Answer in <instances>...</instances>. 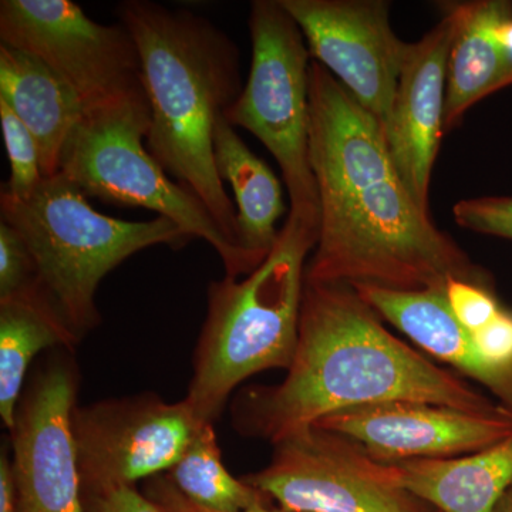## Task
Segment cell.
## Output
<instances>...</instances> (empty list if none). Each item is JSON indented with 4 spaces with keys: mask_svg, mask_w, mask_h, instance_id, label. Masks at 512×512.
I'll return each mask as SVG.
<instances>
[{
    "mask_svg": "<svg viewBox=\"0 0 512 512\" xmlns=\"http://www.w3.org/2000/svg\"><path fill=\"white\" fill-rule=\"evenodd\" d=\"M79 376L56 356L22 394L12 434L13 512H84L72 417Z\"/></svg>",
    "mask_w": 512,
    "mask_h": 512,
    "instance_id": "obj_11",
    "label": "cell"
},
{
    "mask_svg": "<svg viewBox=\"0 0 512 512\" xmlns=\"http://www.w3.org/2000/svg\"><path fill=\"white\" fill-rule=\"evenodd\" d=\"M271 463L242 477L284 512H439L407 491L390 464L311 426L274 444Z\"/></svg>",
    "mask_w": 512,
    "mask_h": 512,
    "instance_id": "obj_9",
    "label": "cell"
},
{
    "mask_svg": "<svg viewBox=\"0 0 512 512\" xmlns=\"http://www.w3.org/2000/svg\"><path fill=\"white\" fill-rule=\"evenodd\" d=\"M311 57L386 124L412 43L394 33L383 0H281Z\"/></svg>",
    "mask_w": 512,
    "mask_h": 512,
    "instance_id": "obj_12",
    "label": "cell"
},
{
    "mask_svg": "<svg viewBox=\"0 0 512 512\" xmlns=\"http://www.w3.org/2000/svg\"><path fill=\"white\" fill-rule=\"evenodd\" d=\"M84 512H164L134 487L82 493Z\"/></svg>",
    "mask_w": 512,
    "mask_h": 512,
    "instance_id": "obj_26",
    "label": "cell"
},
{
    "mask_svg": "<svg viewBox=\"0 0 512 512\" xmlns=\"http://www.w3.org/2000/svg\"><path fill=\"white\" fill-rule=\"evenodd\" d=\"M200 420L190 406L153 393L76 406L72 417L82 493L160 476L181 460Z\"/></svg>",
    "mask_w": 512,
    "mask_h": 512,
    "instance_id": "obj_10",
    "label": "cell"
},
{
    "mask_svg": "<svg viewBox=\"0 0 512 512\" xmlns=\"http://www.w3.org/2000/svg\"><path fill=\"white\" fill-rule=\"evenodd\" d=\"M214 158L222 183L231 184L234 190L241 247L262 264L281 231L276 222L285 212L282 185L271 168L249 150L225 114L215 121Z\"/></svg>",
    "mask_w": 512,
    "mask_h": 512,
    "instance_id": "obj_19",
    "label": "cell"
},
{
    "mask_svg": "<svg viewBox=\"0 0 512 512\" xmlns=\"http://www.w3.org/2000/svg\"><path fill=\"white\" fill-rule=\"evenodd\" d=\"M35 259L22 237L0 222V301L40 284Z\"/></svg>",
    "mask_w": 512,
    "mask_h": 512,
    "instance_id": "obj_23",
    "label": "cell"
},
{
    "mask_svg": "<svg viewBox=\"0 0 512 512\" xmlns=\"http://www.w3.org/2000/svg\"><path fill=\"white\" fill-rule=\"evenodd\" d=\"M309 106L320 227L306 281L394 291L446 289L454 279L487 285L484 272L414 200L379 120L315 60Z\"/></svg>",
    "mask_w": 512,
    "mask_h": 512,
    "instance_id": "obj_1",
    "label": "cell"
},
{
    "mask_svg": "<svg viewBox=\"0 0 512 512\" xmlns=\"http://www.w3.org/2000/svg\"><path fill=\"white\" fill-rule=\"evenodd\" d=\"M318 238L319 228L289 212L274 248L254 272L241 281L225 275L208 285L207 318L184 399L201 423L214 424L229 396L249 377L291 367L306 259Z\"/></svg>",
    "mask_w": 512,
    "mask_h": 512,
    "instance_id": "obj_4",
    "label": "cell"
},
{
    "mask_svg": "<svg viewBox=\"0 0 512 512\" xmlns=\"http://www.w3.org/2000/svg\"><path fill=\"white\" fill-rule=\"evenodd\" d=\"M0 43L42 59L82 103L86 116L148 104L133 36L101 25L70 0H2Z\"/></svg>",
    "mask_w": 512,
    "mask_h": 512,
    "instance_id": "obj_8",
    "label": "cell"
},
{
    "mask_svg": "<svg viewBox=\"0 0 512 512\" xmlns=\"http://www.w3.org/2000/svg\"><path fill=\"white\" fill-rule=\"evenodd\" d=\"M503 0L460 3L458 26L448 59L444 133L453 130L474 104L512 86V63L495 28L511 9Z\"/></svg>",
    "mask_w": 512,
    "mask_h": 512,
    "instance_id": "obj_18",
    "label": "cell"
},
{
    "mask_svg": "<svg viewBox=\"0 0 512 512\" xmlns=\"http://www.w3.org/2000/svg\"><path fill=\"white\" fill-rule=\"evenodd\" d=\"M458 227L512 241V197L461 200L453 208Z\"/></svg>",
    "mask_w": 512,
    "mask_h": 512,
    "instance_id": "obj_24",
    "label": "cell"
},
{
    "mask_svg": "<svg viewBox=\"0 0 512 512\" xmlns=\"http://www.w3.org/2000/svg\"><path fill=\"white\" fill-rule=\"evenodd\" d=\"M0 100L35 137L43 177L59 173L64 147L86 117L76 94L42 59L0 43Z\"/></svg>",
    "mask_w": 512,
    "mask_h": 512,
    "instance_id": "obj_16",
    "label": "cell"
},
{
    "mask_svg": "<svg viewBox=\"0 0 512 512\" xmlns=\"http://www.w3.org/2000/svg\"><path fill=\"white\" fill-rule=\"evenodd\" d=\"M144 495L164 512H215L200 507V505L194 504L192 501L188 500L165 474L150 478V480L147 481L146 487H144ZM247 512L284 511L274 510V508H259V510Z\"/></svg>",
    "mask_w": 512,
    "mask_h": 512,
    "instance_id": "obj_27",
    "label": "cell"
},
{
    "mask_svg": "<svg viewBox=\"0 0 512 512\" xmlns=\"http://www.w3.org/2000/svg\"><path fill=\"white\" fill-rule=\"evenodd\" d=\"M286 372L276 386L239 394L235 430L276 444L323 417L367 404L420 402L476 413L501 407L394 338L343 284L305 279L298 346Z\"/></svg>",
    "mask_w": 512,
    "mask_h": 512,
    "instance_id": "obj_2",
    "label": "cell"
},
{
    "mask_svg": "<svg viewBox=\"0 0 512 512\" xmlns=\"http://www.w3.org/2000/svg\"><path fill=\"white\" fill-rule=\"evenodd\" d=\"M313 426L355 441L373 460L397 464L477 453L512 434V412L476 413L439 404L386 402L342 410Z\"/></svg>",
    "mask_w": 512,
    "mask_h": 512,
    "instance_id": "obj_13",
    "label": "cell"
},
{
    "mask_svg": "<svg viewBox=\"0 0 512 512\" xmlns=\"http://www.w3.org/2000/svg\"><path fill=\"white\" fill-rule=\"evenodd\" d=\"M249 29L252 62L247 84L225 117L254 134L281 167L291 214L320 227L318 190L309 151V67L305 36L281 0H256Z\"/></svg>",
    "mask_w": 512,
    "mask_h": 512,
    "instance_id": "obj_7",
    "label": "cell"
},
{
    "mask_svg": "<svg viewBox=\"0 0 512 512\" xmlns=\"http://www.w3.org/2000/svg\"><path fill=\"white\" fill-rule=\"evenodd\" d=\"M167 476L188 500L207 510L247 512L272 508L268 495L229 473L212 423L201 424Z\"/></svg>",
    "mask_w": 512,
    "mask_h": 512,
    "instance_id": "obj_21",
    "label": "cell"
},
{
    "mask_svg": "<svg viewBox=\"0 0 512 512\" xmlns=\"http://www.w3.org/2000/svg\"><path fill=\"white\" fill-rule=\"evenodd\" d=\"M0 124L10 164V178L8 183L3 185L2 191L16 200H25L45 180L40 165L39 148L29 128L2 100Z\"/></svg>",
    "mask_w": 512,
    "mask_h": 512,
    "instance_id": "obj_22",
    "label": "cell"
},
{
    "mask_svg": "<svg viewBox=\"0 0 512 512\" xmlns=\"http://www.w3.org/2000/svg\"><path fill=\"white\" fill-rule=\"evenodd\" d=\"M120 23L136 42L151 111L148 153L194 192L228 241L241 247L237 208L215 167L214 127L241 94L239 49L211 20L150 0H124Z\"/></svg>",
    "mask_w": 512,
    "mask_h": 512,
    "instance_id": "obj_3",
    "label": "cell"
},
{
    "mask_svg": "<svg viewBox=\"0 0 512 512\" xmlns=\"http://www.w3.org/2000/svg\"><path fill=\"white\" fill-rule=\"evenodd\" d=\"M62 173L45 178L30 197L0 191V215L25 241L37 274L64 322L82 339L100 325L96 293L104 276L143 249L192 241L164 217L124 221L94 210Z\"/></svg>",
    "mask_w": 512,
    "mask_h": 512,
    "instance_id": "obj_5",
    "label": "cell"
},
{
    "mask_svg": "<svg viewBox=\"0 0 512 512\" xmlns=\"http://www.w3.org/2000/svg\"><path fill=\"white\" fill-rule=\"evenodd\" d=\"M0 512H13L12 473L10 460L5 451L0 457Z\"/></svg>",
    "mask_w": 512,
    "mask_h": 512,
    "instance_id": "obj_28",
    "label": "cell"
},
{
    "mask_svg": "<svg viewBox=\"0 0 512 512\" xmlns=\"http://www.w3.org/2000/svg\"><path fill=\"white\" fill-rule=\"evenodd\" d=\"M150 126V104H131L84 117L64 147L59 173L79 185L87 197L154 211L191 239H204L220 255L227 276L239 278L254 272L204 202L174 183L144 148Z\"/></svg>",
    "mask_w": 512,
    "mask_h": 512,
    "instance_id": "obj_6",
    "label": "cell"
},
{
    "mask_svg": "<svg viewBox=\"0 0 512 512\" xmlns=\"http://www.w3.org/2000/svg\"><path fill=\"white\" fill-rule=\"evenodd\" d=\"M444 293L454 318L470 333L483 328L503 309L487 285L477 282L454 279L448 282Z\"/></svg>",
    "mask_w": 512,
    "mask_h": 512,
    "instance_id": "obj_25",
    "label": "cell"
},
{
    "mask_svg": "<svg viewBox=\"0 0 512 512\" xmlns=\"http://www.w3.org/2000/svg\"><path fill=\"white\" fill-rule=\"evenodd\" d=\"M494 512H512V485L510 490L503 495L500 501H498L497 507L494 508Z\"/></svg>",
    "mask_w": 512,
    "mask_h": 512,
    "instance_id": "obj_30",
    "label": "cell"
},
{
    "mask_svg": "<svg viewBox=\"0 0 512 512\" xmlns=\"http://www.w3.org/2000/svg\"><path fill=\"white\" fill-rule=\"evenodd\" d=\"M495 35H497L498 42L503 46L505 55L508 56L512 63V6L507 13L498 22L495 28Z\"/></svg>",
    "mask_w": 512,
    "mask_h": 512,
    "instance_id": "obj_29",
    "label": "cell"
},
{
    "mask_svg": "<svg viewBox=\"0 0 512 512\" xmlns=\"http://www.w3.org/2000/svg\"><path fill=\"white\" fill-rule=\"evenodd\" d=\"M79 340L43 284L0 301V416L6 429L15 424L33 359L45 349H72Z\"/></svg>",
    "mask_w": 512,
    "mask_h": 512,
    "instance_id": "obj_20",
    "label": "cell"
},
{
    "mask_svg": "<svg viewBox=\"0 0 512 512\" xmlns=\"http://www.w3.org/2000/svg\"><path fill=\"white\" fill-rule=\"evenodd\" d=\"M390 466L403 488L439 512H494L512 485V434L467 456Z\"/></svg>",
    "mask_w": 512,
    "mask_h": 512,
    "instance_id": "obj_17",
    "label": "cell"
},
{
    "mask_svg": "<svg viewBox=\"0 0 512 512\" xmlns=\"http://www.w3.org/2000/svg\"><path fill=\"white\" fill-rule=\"evenodd\" d=\"M457 26V5L450 6L430 32L412 43L383 127L400 177L429 214L431 173L444 133L448 59Z\"/></svg>",
    "mask_w": 512,
    "mask_h": 512,
    "instance_id": "obj_14",
    "label": "cell"
},
{
    "mask_svg": "<svg viewBox=\"0 0 512 512\" xmlns=\"http://www.w3.org/2000/svg\"><path fill=\"white\" fill-rule=\"evenodd\" d=\"M357 295L434 359L447 363L497 394L512 412V382L478 355L471 333L454 318L444 289L394 291L353 285Z\"/></svg>",
    "mask_w": 512,
    "mask_h": 512,
    "instance_id": "obj_15",
    "label": "cell"
}]
</instances>
